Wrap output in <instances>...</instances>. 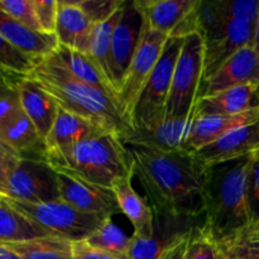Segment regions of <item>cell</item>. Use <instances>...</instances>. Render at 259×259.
Instances as JSON below:
<instances>
[{
	"mask_svg": "<svg viewBox=\"0 0 259 259\" xmlns=\"http://www.w3.org/2000/svg\"><path fill=\"white\" fill-rule=\"evenodd\" d=\"M125 147L134 177L154 214L190 220L204 217L209 168L195 152H162L141 144Z\"/></svg>",
	"mask_w": 259,
	"mask_h": 259,
	"instance_id": "1",
	"label": "cell"
},
{
	"mask_svg": "<svg viewBox=\"0 0 259 259\" xmlns=\"http://www.w3.org/2000/svg\"><path fill=\"white\" fill-rule=\"evenodd\" d=\"M27 78L50 94L63 110L94 121L121 139L133 133V124L118 98L76 80L50 56L38 60Z\"/></svg>",
	"mask_w": 259,
	"mask_h": 259,
	"instance_id": "2",
	"label": "cell"
},
{
	"mask_svg": "<svg viewBox=\"0 0 259 259\" xmlns=\"http://www.w3.org/2000/svg\"><path fill=\"white\" fill-rule=\"evenodd\" d=\"M252 157L209 168L204 223L218 244L235 237L252 224L247 200V179Z\"/></svg>",
	"mask_w": 259,
	"mask_h": 259,
	"instance_id": "3",
	"label": "cell"
},
{
	"mask_svg": "<svg viewBox=\"0 0 259 259\" xmlns=\"http://www.w3.org/2000/svg\"><path fill=\"white\" fill-rule=\"evenodd\" d=\"M46 162L61 174L105 187H111L121 177L134 176L125 144L113 133L81 142L67 151L46 154Z\"/></svg>",
	"mask_w": 259,
	"mask_h": 259,
	"instance_id": "4",
	"label": "cell"
},
{
	"mask_svg": "<svg viewBox=\"0 0 259 259\" xmlns=\"http://www.w3.org/2000/svg\"><path fill=\"white\" fill-rule=\"evenodd\" d=\"M204 51L201 33L185 37L172 77L166 118L196 119V106L204 86Z\"/></svg>",
	"mask_w": 259,
	"mask_h": 259,
	"instance_id": "5",
	"label": "cell"
},
{
	"mask_svg": "<svg viewBox=\"0 0 259 259\" xmlns=\"http://www.w3.org/2000/svg\"><path fill=\"white\" fill-rule=\"evenodd\" d=\"M184 39L185 38L176 37L167 39L161 57L152 71L134 109L132 118L134 129L152 128L166 118V105L172 77Z\"/></svg>",
	"mask_w": 259,
	"mask_h": 259,
	"instance_id": "6",
	"label": "cell"
},
{
	"mask_svg": "<svg viewBox=\"0 0 259 259\" xmlns=\"http://www.w3.org/2000/svg\"><path fill=\"white\" fill-rule=\"evenodd\" d=\"M8 204L17 211L42 227L55 237L68 240H82L90 237L101 227L106 218L81 212L62 200L40 204L14 201L7 199Z\"/></svg>",
	"mask_w": 259,
	"mask_h": 259,
	"instance_id": "7",
	"label": "cell"
},
{
	"mask_svg": "<svg viewBox=\"0 0 259 259\" xmlns=\"http://www.w3.org/2000/svg\"><path fill=\"white\" fill-rule=\"evenodd\" d=\"M5 197L29 204L60 200L57 171L45 159L20 158L8 180Z\"/></svg>",
	"mask_w": 259,
	"mask_h": 259,
	"instance_id": "8",
	"label": "cell"
},
{
	"mask_svg": "<svg viewBox=\"0 0 259 259\" xmlns=\"http://www.w3.org/2000/svg\"><path fill=\"white\" fill-rule=\"evenodd\" d=\"M167 39H168L167 35L153 32L143 22V29H142L138 47L118 94L119 101L131 121L139 96L161 57Z\"/></svg>",
	"mask_w": 259,
	"mask_h": 259,
	"instance_id": "9",
	"label": "cell"
},
{
	"mask_svg": "<svg viewBox=\"0 0 259 259\" xmlns=\"http://www.w3.org/2000/svg\"><path fill=\"white\" fill-rule=\"evenodd\" d=\"M134 4L144 24L153 32L168 38L200 33L199 0H134Z\"/></svg>",
	"mask_w": 259,
	"mask_h": 259,
	"instance_id": "10",
	"label": "cell"
},
{
	"mask_svg": "<svg viewBox=\"0 0 259 259\" xmlns=\"http://www.w3.org/2000/svg\"><path fill=\"white\" fill-rule=\"evenodd\" d=\"M58 174L60 200L85 214L111 219L119 214L118 201L111 187L100 186L67 174Z\"/></svg>",
	"mask_w": 259,
	"mask_h": 259,
	"instance_id": "11",
	"label": "cell"
},
{
	"mask_svg": "<svg viewBox=\"0 0 259 259\" xmlns=\"http://www.w3.org/2000/svg\"><path fill=\"white\" fill-rule=\"evenodd\" d=\"M142 29H143V18L137 9L134 0L133 2L125 0L120 18L114 28L113 39H111L113 77L118 94L138 47Z\"/></svg>",
	"mask_w": 259,
	"mask_h": 259,
	"instance_id": "12",
	"label": "cell"
},
{
	"mask_svg": "<svg viewBox=\"0 0 259 259\" xmlns=\"http://www.w3.org/2000/svg\"><path fill=\"white\" fill-rule=\"evenodd\" d=\"M254 25L244 22L227 20L224 27L205 38L204 82L218 72L228 60L245 47H252Z\"/></svg>",
	"mask_w": 259,
	"mask_h": 259,
	"instance_id": "13",
	"label": "cell"
},
{
	"mask_svg": "<svg viewBox=\"0 0 259 259\" xmlns=\"http://www.w3.org/2000/svg\"><path fill=\"white\" fill-rule=\"evenodd\" d=\"M257 153H259V120L240 126L195 152L207 168Z\"/></svg>",
	"mask_w": 259,
	"mask_h": 259,
	"instance_id": "14",
	"label": "cell"
},
{
	"mask_svg": "<svg viewBox=\"0 0 259 259\" xmlns=\"http://www.w3.org/2000/svg\"><path fill=\"white\" fill-rule=\"evenodd\" d=\"M240 85H259V53L253 47L240 50L215 75L207 78L201 96L214 95Z\"/></svg>",
	"mask_w": 259,
	"mask_h": 259,
	"instance_id": "15",
	"label": "cell"
},
{
	"mask_svg": "<svg viewBox=\"0 0 259 259\" xmlns=\"http://www.w3.org/2000/svg\"><path fill=\"white\" fill-rule=\"evenodd\" d=\"M194 121L195 119L164 118L152 128L134 129L131 136L121 141L124 144H141L162 152L185 151Z\"/></svg>",
	"mask_w": 259,
	"mask_h": 259,
	"instance_id": "16",
	"label": "cell"
},
{
	"mask_svg": "<svg viewBox=\"0 0 259 259\" xmlns=\"http://www.w3.org/2000/svg\"><path fill=\"white\" fill-rule=\"evenodd\" d=\"M105 134H110V132L94 121L60 108L57 119L45 141L46 154L67 151L81 142L99 138Z\"/></svg>",
	"mask_w": 259,
	"mask_h": 259,
	"instance_id": "17",
	"label": "cell"
},
{
	"mask_svg": "<svg viewBox=\"0 0 259 259\" xmlns=\"http://www.w3.org/2000/svg\"><path fill=\"white\" fill-rule=\"evenodd\" d=\"M93 30L94 24L80 7L78 0L58 2L55 30L58 45L89 55Z\"/></svg>",
	"mask_w": 259,
	"mask_h": 259,
	"instance_id": "18",
	"label": "cell"
},
{
	"mask_svg": "<svg viewBox=\"0 0 259 259\" xmlns=\"http://www.w3.org/2000/svg\"><path fill=\"white\" fill-rule=\"evenodd\" d=\"M259 120V109L234 115H207L199 116L192 124L187 141L185 143V151L196 152L207 144L227 136L230 132L255 123Z\"/></svg>",
	"mask_w": 259,
	"mask_h": 259,
	"instance_id": "19",
	"label": "cell"
},
{
	"mask_svg": "<svg viewBox=\"0 0 259 259\" xmlns=\"http://www.w3.org/2000/svg\"><path fill=\"white\" fill-rule=\"evenodd\" d=\"M190 222L192 220L154 214L153 237L144 239L132 235L128 259H158L179 235L194 227Z\"/></svg>",
	"mask_w": 259,
	"mask_h": 259,
	"instance_id": "20",
	"label": "cell"
},
{
	"mask_svg": "<svg viewBox=\"0 0 259 259\" xmlns=\"http://www.w3.org/2000/svg\"><path fill=\"white\" fill-rule=\"evenodd\" d=\"M259 109V85H240L209 96H201L196 118L207 115H234Z\"/></svg>",
	"mask_w": 259,
	"mask_h": 259,
	"instance_id": "21",
	"label": "cell"
},
{
	"mask_svg": "<svg viewBox=\"0 0 259 259\" xmlns=\"http://www.w3.org/2000/svg\"><path fill=\"white\" fill-rule=\"evenodd\" d=\"M134 176H126L118 179L111 185L120 212H123L134 228V237L148 238L153 237L154 233V212L152 206L147 204L146 199L139 196L132 185Z\"/></svg>",
	"mask_w": 259,
	"mask_h": 259,
	"instance_id": "22",
	"label": "cell"
},
{
	"mask_svg": "<svg viewBox=\"0 0 259 259\" xmlns=\"http://www.w3.org/2000/svg\"><path fill=\"white\" fill-rule=\"evenodd\" d=\"M0 34L10 43L34 60L47 57L58 48V40L56 34H47L37 32L0 9Z\"/></svg>",
	"mask_w": 259,
	"mask_h": 259,
	"instance_id": "23",
	"label": "cell"
},
{
	"mask_svg": "<svg viewBox=\"0 0 259 259\" xmlns=\"http://www.w3.org/2000/svg\"><path fill=\"white\" fill-rule=\"evenodd\" d=\"M18 89L23 110L35 126L38 134L46 141L57 119L60 106L50 94L29 78H22Z\"/></svg>",
	"mask_w": 259,
	"mask_h": 259,
	"instance_id": "24",
	"label": "cell"
},
{
	"mask_svg": "<svg viewBox=\"0 0 259 259\" xmlns=\"http://www.w3.org/2000/svg\"><path fill=\"white\" fill-rule=\"evenodd\" d=\"M50 57L53 58L57 63H60L62 67H65L76 80L118 98V93H116L115 89L109 82L108 78L103 75V72L99 70V67L94 63V61L91 60L88 53L78 52V51L58 46L57 50L51 53Z\"/></svg>",
	"mask_w": 259,
	"mask_h": 259,
	"instance_id": "25",
	"label": "cell"
},
{
	"mask_svg": "<svg viewBox=\"0 0 259 259\" xmlns=\"http://www.w3.org/2000/svg\"><path fill=\"white\" fill-rule=\"evenodd\" d=\"M51 235L50 232L10 206L7 199L0 202V243L25 242Z\"/></svg>",
	"mask_w": 259,
	"mask_h": 259,
	"instance_id": "26",
	"label": "cell"
},
{
	"mask_svg": "<svg viewBox=\"0 0 259 259\" xmlns=\"http://www.w3.org/2000/svg\"><path fill=\"white\" fill-rule=\"evenodd\" d=\"M123 5L108 20L94 25L90 42V51H89V56L91 57V60L94 61V63L98 66L99 70L108 78L109 82L113 85L115 90L116 86L115 82H114L113 62H111V39H113L114 28H115L116 23H118L119 18L121 15ZM116 93H118V90H116Z\"/></svg>",
	"mask_w": 259,
	"mask_h": 259,
	"instance_id": "27",
	"label": "cell"
},
{
	"mask_svg": "<svg viewBox=\"0 0 259 259\" xmlns=\"http://www.w3.org/2000/svg\"><path fill=\"white\" fill-rule=\"evenodd\" d=\"M4 244L20 259H72V240L62 237L51 235Z\"/></svg>",
	"mask_w": 259,
	"mask_h": 259,
	"instance_id": "28",
	"label": "cell"
},
{
	"mask_svg": "<svg viewBox=\"0 0 259 259\" xmlns=\"http://www.w3.org/2000/svg\"><path fill=\"white\" fill-rule=\"evenodd\" d=\"M227 259H259V223H253L235 237L219 243Z\"/></svg>",
	"mask_w": 259,
	"mask_h": 259,
	"instance_id": "29",
	"label": "cell"
},
{
	"mask_svg": "<svg viewBox=\"0 0 259 259\" xmlns=\"http://www.w3.org/2000/svg\"><path fill=\"white\" fill-rule=\"evenodd\" d=\"M86 240L94 247L128 259L131 238L126 237L123 230L119 229L111 219H106L98 230L86 238Z\"/></svg>",
	"mask_w": 259,
	"mask_h": 259,
	"instance_id": "30",
	"label": "cell"
},
{
	"mask_svg": "<svg viewBox=\"0 0 259 259\" xmlns=\"http://www.w3.org/2000/svg\"><path fill=\"white\" fill-rule=\"evenodd\" d=\"M38 60L29 57L10 45L0 34V73L9 77L23 78L34 68Z\"/></svg>",
	"mask_w": 259,
	"mask_h": 259,
	"instance_id": "31",
	"label": "cell"
},
{
	"mask_svg": "<svg viewBox=\"0 0 259 259\" xmlns=\"http://www.w3.org/2000/svg\"><path fill=\"white\" fill-rule=\"evenodd\" d=\"M219 244L205 223L194 224L187 238L184 259H218Z\"/></svg>",
	"mask_w": 259,
	"mask_h": 259,
	"instance_id": "32",
	"label": "cell"
},
{
	"mask_svg": "<svg viewBox=\"0 0 259 259\" xmlns=\"http://www.w3.org/2000/svg\"><path fill=\"white\" fill-rule=\"evenodd\" d=\"M20 80L0 82V133L23 113L18 89Z\"/></svg>",
	"mask_w": 259,
	"mask_h": 259,
	"instance_id": "33",
	"label": "cell"
},
{
	"mask_svg": "<svg viewBox=\"0 0 259 259\" xmlns=\"http://www.w3.org/2000/svg\"><path fill=\"white\" fill-rule=\"evenodd\" d=\"M225 20L255 24L259 14V0H217Z\"/></svg>",
	"mask_w": 259,
	"mask_h": 259,
	"instance_id": "34",
	"label": "cell"
},
{
	"mask_svg": "<svg viewBox=\"0 0 259 259\" xmlns=\"http://www.w3.org/2000/svg\"><path fill=\"white\" fill-rule=\"evenodd\" d=\"M0 9L30 29L42 32L35 15L33 0H0Z\"/></svg>",
	"mask_w": 259,
	"mask_h": 259,
	"instance_id": "35",
	"label": "cell"
},
{
	"mask_svg": "<svg viewBox=\"0 0 259 259\" xmlns=\"http://www.w3.org/2000/svg\"><path fill=\"white\" fill-rule=\"evenodd\" d=\"M125 0H78V4L94 25L108 20L115 14Z\"/></svg>",
	"mask_w": 259,
	"mask_h": 259,
	"instance_id": "36",
	"label": "cell"
},
{
	"mask_svg": "<svg viewBox=\"0 0 259 259\" xmlns=\"http://www.w3.org/2000/svg\"><path fill=\"white\" fill-rule=\"evenodd\" d=\"M247 200L250 222L259 223V153L252 157L247 179Z\"/></svg>",
	"mask_w": 259,
	"mask_h": 259,
	"instance_id": "37",
	"label": "cell"
},
{
	"mask_svg": "<svg viewBox=\"0 0 259 259\" xmlns=\"http://www.w3.org/2000/svg\"><path fill=\"white\" fill-rule=\"evenodd\" d=\"M33 5L40 30L47 34H55L58 13L57 0H33Z\"/></svg>",
	"mask_w": 259,
	"mask_h": 259,
	"instance_id": "38",
	"label": "cell"
},
{
	"mask_svg": "<svg viewBox=\"0 0 259 259\" xmlns=\"http://www.w3.org/2000/svg\"><path fill=\"white\" fill-rule=\"evenodd\" d=\"M22 157L0 141V195L5 197L8 180ZM7 199V197H5Z\"/></svg>",
	"mask_w": 259,
	"mask_h": 259,
	"instance_id": "39",
	"label": "cell"
},
{
	"mask_svg": "<svg viewBox=\"0 0 259 259\" xmlns=\"http://www.w3.org/2000/svg\"><path fill=\"white\" fill-rule=\"evenodd\" d=\"M72 259H126L125 257H120L108 250L100 249L86 239L75 240L72 242Z\"/></svg>",
	"mask_w": 259,
	"mask_h": 259,
	"instance_id": "40",
	"label": "cell"
},
{
	"mask_svg": "<svg viewBox=\"0 0 259 259\" xmlns=\"http://www.w3.org/2000/svg\"><path fill=\"white\" fill-rule=\"evenodd\" d=\"M189 232L179 235V237L171 243V245L164 249V252L162 253L161 257L158 259H184L187 238H189Z\"/></svg>",
	"mask_w": 259,
	"mask_h": 259,
	"instance_id": "41",
	"label": "cell"
},
{
	"mask_svg": "<svg viewBox=\"0 0 259 259\" xmlns=\"http://www.w3.org/2000/svg\"><path fill=\"white\" fill-rule=\"evenodd\" d=\"M0 259H20V257L9 249L4 243H0Z\"/></svg>",
	"mask_w": 259,
	"mask_h": 259,
	"instance_id": "42",
	"label": "cell"
},
{
	"mask_svg": "<svg viewBox=\"0 0 259 259\" xmlns=\"http://www.w3.org/2000/svg\"><path fill=\"white\" fill-rule=\"evenodd\" d=\"M252 47L254 48V51H257L259 53V14L257 18V22H255L254 24V39H253Z\"/></svg>",
	"mask_w": 259,
	"mask_h": 259,
	"instance_id": "43",
	"label": "cell"
},
{
	"mask_svg": "<svg viewBox=\"0 0 259 259\" xmlns=\"http://www.w3.org/2000/svg\"><path fill=\"white\" fill-rule=\"evenodd\" d=\"M13 80H20V78L17 77H9V76H5L0 73V82H4V81H13Z\"/></svg>",
	"mask_w": 259,
	"mask_h": 259,
	"instance_id": "44",
	"label": "cell"
},
{
	"mask_svg": "<svg viewBox=\"0 0 259 259\" xmlns=\"http://www.w3.org/2000/svg\"><path fill=\"white\" fill-rule=\"evenodd\" d=\"M218 259H227V257H225V253L223 252L220 247H219V253H218Z\"/></svg>",
	"mask_w": 259,
	"mask_h": 259,
	"instance_id": "45",
	"label": "cell"
},
{
	"mask_svg": "<svg viewBox=\"0 0 259 259\" xmlns=\"http://www.w3.org/2000/svg\"><path fill=\"white\" fill-rule=\"evenodd\" d=\"M5 200V197L4 196H2V195H0V202H3Z\"/></svg>",
	"mask_w": 259,
	"mask_h": 259,
	"instance_id": "46",
	"label": "cell"
}]
</instances>
